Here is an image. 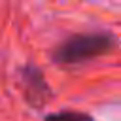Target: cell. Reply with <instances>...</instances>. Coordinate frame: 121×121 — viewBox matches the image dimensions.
<instances>
[{"mask_svg": "<svg viewBox=\"0 0 121 121\" xmlns=\"http://www.w3.org/2000/svg\"><path fill=\"white\" fill-rule=\"evenodd\" d=\"M23 85H25V98L36 108L45 104L47 98L51 96L47 81H45L42 70L36 66H26L23 70Z\"/></svg>", "mask_w": 121, "mask_h": 121, "instance_id": "obj_2", "label": "cell"}, {"mask_svg": "<svg viewBox=\"0 0 121 121\" xmlns=\"http://www.w3.org/2000/svg\"><path fill=\"white\" fill-rule=\"evenodd\" d=\"M43 121H95V119H93L89 113H83V112L64 110V112H57V113L45 115Z\"/></svg>", "mask_w": 121, "mask_h": 121, "instance_id": "obj_3", "label": "cell"}, {"mask_svg": "<svg viewBox=\"0 0 121 121\" xmlns=\"http://www.w3.org/2000/svg\"><path fill=\"white\" fill-rule=\"evenodd\" d=\"M113 45H115L113 36L106 32L76 34L64 40L53 51V60L59 64H78V62H85L100 55H106L108 51L113 49Z\"/></svg>", "mask_w": 121, "mask_h": 121, "instance_id": "obj_1", "label": "cell"}]
</instances>
